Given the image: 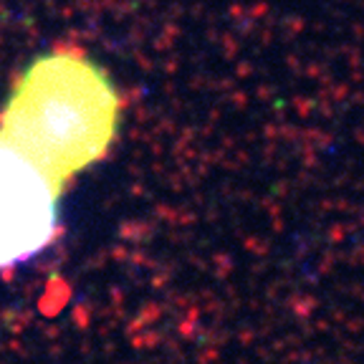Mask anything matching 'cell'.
Wrapping results in <instances>:
<instances>
[{
  "instance_id": "obj_1",
  "label": "cell",
  "mask_w": 364,
  "mask_h": 364,
  "mask_svg": "<svg viewBox=\"0 0 364 364\" xmlns=\"http://www.w3.org/2000/svg\"><path fill=\"white\" fill-rule=\"evenodd\" d=\"M117 89L76 46H59L18 79L0 135L56 185L104 154L117 135Z\"/></svg>"
},
{
  "instance_id": "obj_2",
  "label": "cell",
  "mask_w": 364,
  "mask_h": 364,
  "mask_svg": "<svg viewBox=\"0 0 364 364\" xmlns=\"http://www.w3.org/2000/svg\"><path fill=\"white\" fill-rule=\"evenodd\" d=\"M59 185L0 135V268L35 258L56 235Z\"/></svg>"
}]
</instances>
